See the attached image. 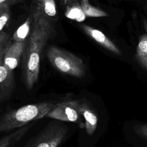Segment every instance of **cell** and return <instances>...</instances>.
<instances>
[{
	"label": "cell",
	"mask_w": 147,
	"mask_h": 147,
	"mask_svg": "<svg viewBox=\"0 0 147 147\" xmlns=\"http://www.w3.org/2000/svg\"><path fill=\"white\" fill-rule=\"evenodd\" d=\"M11 40L9 35L0 32V103L9 100L16 88L13 71L4 63V55L6 47Z\"/></svg>",
	"instance_id": "277c9868"
},
{
	"label": "cell",
	"mask_w": 147,
	"mask_h": 147,
	"mask_svg": "<svg viewBox=\"0 0 147 147\" xmlns=\"http://www.w3.org/2000/svg\"><path fill=\"white\" fill-rule=\"evenodd\" d=\"M63 99L39 102L6 111L0 117V133L12 131L30 122L44 118Z\"/></svg>",
	"instance_id": "6da1fadb"
},
{
	"label": "cell",
	"mask_w": 147,
	"mask_h": 147,
	"mask_svg": "<svg viewBox=\"0 0 147 147\" xmlns=\"http://www.w3.org/2000/svg\"><path fill=\"white\" fill-rule=\"evenodd\" d=\"M64 3L67 5V6H68L69 5H71L74 3H75V2H79V0H63Z\"/></svg>",
	"instance_id": "2e32d148"
},
{
	"label": "cell",
	"mask_w": 147,
	"mask_h": 147,
	"mask_svg": "<svg viewBox=\"0 0 147 147\" xmlns=\"http://www.w3.org/2000/svg\"><path fill=\"white\" fill-rule=\"evenodd\" d=\"M32 24V17H28L26 20L14 32L13 35V41L16 42H26L28 36L31 25Z\"/></svg>",
	"instance_id": "8fae6325"
},
{
	"label": "cell",
	"mask_w": 147,
	"mask_h": 147,
	"mask_svg": "<svg viewBox=\"0 0 147 147\" xmlns=\"http://www.w3.org/2000/svg\"><path fill=\"white\" fill-rule=\"evenodd\" d=\"M47 56L52 66L59 72L77 78L84 76L86 65L82 58L56 46L51 45Z\"/></svg>",
	"instance_id": "7a4b0ae2"
},
{
	"label": "cell",
	"mask_w": 147,
	"mask_h": 147,
	"mask_svg": "<svg viewBox=\"0 0 147 147\" xmlns=\"http://www.w3.org/2000/svg\"><path fill=\"white\" fill-rule=\"evenodd\" d=\"M26 42H16L12 39L9 42L4 55V63L10 70L13 71L18 65L24 52Z\"/></svg>",
	"instance_id": "8992f818"
},
{
	"label": "cell",
	"mask_w": 147,
	"mask_h": 147,
	"mask_svg": "<svg viewBox=\"0 0 147 147\" xmlns=\"http://www.w3.org/2000/svg\"><path fill=\"white\" fill-rule=\"evenodd\" d=\"M134 130L140 136L147 140V125H136Z\"/></svg>",
	"instance_id": "5bb4252c"
},
{
	"label": "cell",
	"mask_w": 147,
	"mask_h": 147,
	"mask_svg": "<svg viewBox=\"0 0 147 147\" xmlns=\"http://www.w3.org/2000/svg\"><path fill=\"white\" fill-rule=\"evenodd\" d=\"M10 14L11 12L9 6H0V32H1L8 22Z\"/></svg>",
	"instance_id": "4fadbf2b"
},
{
	"label": "cell",
	"mask_w": 147,
	"mask_h": 147,
	"mask_svg": "<svg viewBox=\"0 0 147 147\" xmlns=\"http://www.w3.org/2000/svg\"><path fill=\"white\" fill-rule=\"evenodd\" d=\"M80 27L88 36L105 48L116 55L122 54L121 50L100 30L86 25H82Z\"/></svg>",
	"instance_id": "52a82bcc"
},
{
	"label": "cell",
	"mask_w": 147,
	"mask_h": 147,
	"mask_svg": "<svg viewBox=\"0 0 147 147\" xmlns=\"http://www.w3.org/2000/svg\"><path fill=\"white\" fill-rule=\"evenodd\" d=\"M80 6L86 16L91 17H107L109 15L105 11L92 6L88 0H80Z\"/></svg>",
	"instance_id": "7c38bea8"
},
{
	"label": "cell",
	"mask_w": 147,
	"mask_h": 147,
	"mask_svg": "<svg viewBox=\"0 0 147 147\" xmlns=\"http://www.w3.org/2000/svg\"><path fill=\"white\" fill-rule=\"evenodd\" d=\"M65 16L69 19L82 22L86 19V14L83 12L79 2L67 6Z\"/></svg>",
	"instance_id": "30bf717a"
},
{
	"label": "cell",
	"mask_w": 147,
	"mask_h": 147,
	"mask_svg": "<svg viewBox=\"0 0 147 147\" xmlns=\"http://www.w3.org/2000/svg\"><path fill=\"white\" fill-rule=\"evenodd\" d=\"M34 5L37 6L41 8V5H42V0H33Z\"/></svg>",
	"instance_id": "e0dca14e"
},
{
	"label": "cell",
	"mask_w": 147,
	"mask_h": 147,
	"mask_svg": "<svg viewBox=\"0 0 147 147\" xmlns=\"http://www.w3.org/2000/svg\"><path fill=\"white\" fill-rule=\"evenodd\" d=\"M79 100L80 111L85 120L84 127L86 133L91 136L95 132L97 126V116L86 100L79 99Z\"/></svg>",
	"instance_id": "ba28073f"
},
{
	"label": "cell",
	"mask_w": 147,
	"mask_h": 147,
	"mask_svg": "<svg viewBox=\"0 0 147 147\" xmlns=\"http://www.w3.org/2000/svg\"><path fill=\"white\" fill-rule=\"evenodd\" d=\"M22 0H0V6H7L10 7L11 6L20 3Z\"/></svg>",
	"instance_id": "9a60e30c"
},
{
	"label": "cell",
	"mask_w": 147,
	"mask_h": 147,
	"mask_svg": "<svg viewBox=\"0 0 147 147\" xmlns=\"http://www.w3.org/2000/svg\"><path fill=\"white\" fill-rule=\"evenodd\" d=\"M136 57L141 65L147 70V34L141 35L137 46Z\"/></svg>",
	"instance_id": "9c48e42d"
},
{
	"label": "cell",
	"mask_w": 147,
	"mask_h": 147,
	"mask_svg": "<svg viewBox=\"0 0 147 147\" xmlns=\"http://www.w3.org/2000/svg\"><path fill=\"white\" fill-rule=\"evenodd\" d=\"M45 117L60 121L75 122L81 126L83 115L80 111V100L64 98L56 105Z\"/></svg>",
	"instance_id": "5b68a950"
},
{
	"label": "cell",
	"mask_w": 147,
	"mask_h": 147,
	"mask_svg": "<svg viewBox=\"0 0 147 147\" xmlns=\"http://www.w3.org/2000/svg\"><path fill=\"white\" fill-rule=\"evenodd\" d=\"M67 125L56 121H50L22 147H59L66 139Z\"/></svg>",
	"instance_id": "3957f363"
}]
</instances>
